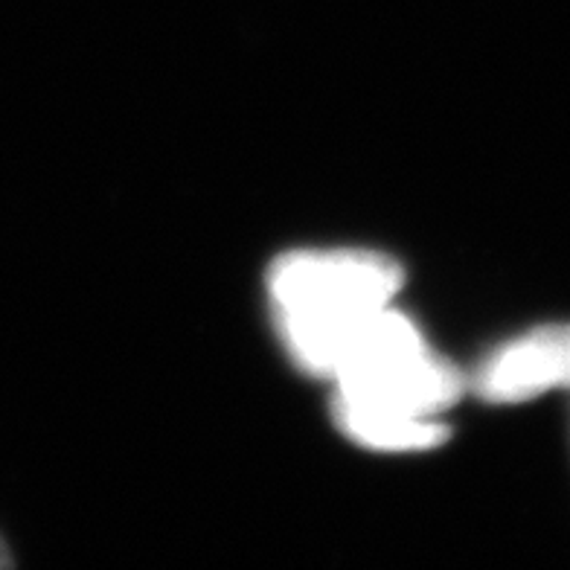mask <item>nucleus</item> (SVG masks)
<instances>
[{"label": "nucleus", "mask_w": 570, "mask_h": 570, "mask_svg": "<svg viewBox=\"0 0 570 570\" xmlns=\"http://www.w3.org/2000/svg\"><path fill=\"white\" fill-rule=\"evenodd\" d=\"M402 283V265L367 248L288 250L271 263L265 277L285 353L317 379H330L353 332L373 312L391 306Z\"/></svg>", "instance_id": "nucleus-1"}, {"label": "nucleus", "mask_w": 570, "mask_h": 570, "mask_svg": "<svg viewBox=\"0 0 570 570\" xmlns=\"http://www.w3.org/2000/svg\"><path fill=\"white\" fill-rule=\"evenodd\" d=\"M330 379L335 405L396 420H436L469 391V375L434 353L416 323L393 306L361 323Z\"/></svg>", "instance_id": "nucleus-2"}, {"label": "nucleus", "mask_w": 570, "mask_h": 570, "mask_svg": "<svg viewBox=\"0 0 570 570\" xmlns=\"http://www.w3.org/2000/svg\"><path fill=\"white\" fill-rule=\"evenodd\" d=\"M469 391L492 405L570 391V323H548L503 341L469 375Z\"/></svg>", "instance_id": "nucleus-3"}, {"label": "nucleus", "mask_w": 570, "mask_h": 570, "mask_svg": "<svg viewBox=\"0 0 570 570\" xmlns=\"http://www.w3.org/2000/svg\"><path fill=\"white\" fill-rule=\"evenodd\" d=\"M332 420L341 434L373 451H428L449 440L440 420H396L382 413H364L332 402Z\"/></svg>", "instance_id": "nucleus-4"}, {"label": "nucleus", "mask_w": 570, "mask_h": 570, "mask_svg": "<svg viewBox=\"0 0 570 570\" xmlns=\"http://www.w3.org/2000/svg\"><path fill=\"white\" fill-rule=\"evenodd\" d=\"M7 564H12V559H9L7 544H3V539H0V568H7Z\"/></svg>", "instance_id": "nucleus-5"}]
</instances>
